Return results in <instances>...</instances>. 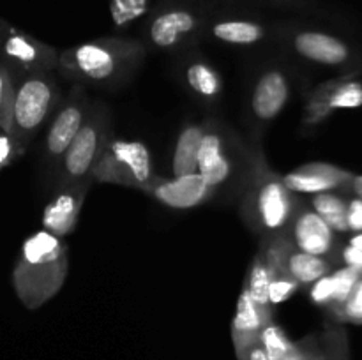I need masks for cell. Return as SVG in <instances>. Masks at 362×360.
Returning a JSON list of instances; mask_svg holds the SVG:
<instances>
[{
    "mask_svg": "<svg viewBox=\"0 0 362 360\" xmlns=\"http://www.w3.org/2000/svg\"><path fill=\"white\" fill-rule=\"evenodd\" d=\"M67 272L69 256L64 240L39 229L21 246L13 268L14 292L27 309H39L62 289Z\"/></svg>",
    "mask_w": 362,
    "mask_h": 360,
    "instance_id": "1",
    "label": "cell"
},
{
    "mask_svg": "<svg viewBox=\"0 0 362 360\" xmlns=\"http://www.w3.org/2000/svg\"><path fill=\"white\" fill-rule=\"evenodd\" d=\"M145 55L133 39L101 37L59 53V67L74 83L112 85L126 80Z\"/></svg>",
    "mask_w": 362,
    "mask_h": 360,
    "instance_id": "2",
    "label": "cell"
},
{
    "mask_svg": "<svg viewBox=\"0 0 362 360\" xmlns=\"http://www.w3.org/2000/svg\"><path fill=\"white\" fill-rule=\"evenodd\" d=\"M240 194V215L260 240L288 233L299 203L292 191L285 186L283 176L269 169L262 155L255 161Z\"/></svg>",
    "mask_w": 362,
    "mask_h": 360,
    "instance_id": "3",
    "label": "cell"
},
{
    "mask_svg": "<svg viewBox=\"0 0 362 360\" xmlns=\"http://www.w3.org/2000/svg\"><path fill=\"white\" fill-rule=\"evenodd\" d=\"M13 74L9 138L16 155L27 150L35 134L52 120L60 104V88L53 71H16Z\"/></svg>",
    "mask_w": 362,
    "mask_h": 360,
    "instance_id": "4",
    "label": "cell"
},
{
    "mask_svg": "<svg viewBox=\"0 0 362 360\" xmlns=\"http://www.w3.org/2000/svg\"><path fill=\"white\" fill-rule=\"evenodd\" d=\"M258 155L260 154H257V157ZM257 157L223 124L207 120L198 148L197 173L204 176L209 186L214 187L216 194L225 189L243 193Z\"/></svg>",
    "mask_w": 362,
    "mask_h": 360,
    "instance_id": "5",
    "label": "cell"
},
{
    "mask_svg": "<svg viewBox=\"0 0 362 360\" xmlns=\"http://www.w3.org/2000/svg\"><path fill=\"white\" fill-rule=\"evenodd\" d=\"M110 112L106 106H90L83 126L67 147L55 168V191L92 182V169L110 141Z\"/></svg>",
    "mask_w": 362,
    "mask_h": 360,
    "instance_id": "6",
    "label": "cell"
},
{
    "mask_svg": "<svg viewBox=\"0 0 362 360\" xmlns=\"http://www.w3.org/2000/svg\"><path fill=\"white\" fill-rule=\"evenodd\" d=\"M152 166L151 152L141 141L110 138L92 169V180L141 191L156 176Z\"/></svg>",
    "mask_w": 362,
    "mask_h": 360,
    "instance_id": "7",
    "label": "cell"
},
{
    "mask_svg": "<svg viewBox=\"0 0 362 360\" xmlns=\"http://www.w3.org/2000/svg\"><path fill=\"white\" fill-rule=\"evenodd\" d=\"M207 28V18L204 11L193 4L168 2L159 6L151 14L147 23V39L152 46L166 52H173Z\"/></svg>",
    "mask_w": 362,
    "mask_h": 360,
    "instance_id": "8",
    "label": "cell"
},
{
    "mask_svg": "<svg viewBox=\"0 0 362 360\" xmlns=\"http://www.w3.org/2000/svg\"><path fill=\"white\" fill-rule=\"evenodd\" d=\"M90 106L83 87L80 83H74L66 101L60 102L59 108L53 113L45 136V159L49 166H53V169L57 168L71 141L83 126Z\"/></svg>",
    "mask_w": 362,
    "mask_h": 360,
    "instance_id": "9",
    "label": "cell"
},
{
    "mask_svg": "<svg viewBox=\"0 0 362 360\" xmlns=\"http://www.w3.org/2000/svg\"><path fill=\"white\" fill-rule=\"evenodd\" d=\"M0 60L9 69L53 71L59 66V52L7 23L0 37Z\"/></svg>",
    "mask_w": 362,
    "mask_h": 360,
    "instance_id": "10",
    "label": "cell"
},
{
    "mask_svg": "<svg viewBox=\"0 0 362 360\" xmlns=\"http://www.w3.org/2000/svg\"><path fill=\"white\" fill-rule=\"evenodd\" d=\"M141 191L165 207L175 208V210H189V208L200 207L216 196V189L205 182L200 173L172 176V179H163L156 175Z\"/></svg>",
    "mask_w": 362,
    "mask_h": 360,
    "instance_id": "11",
    "label": "cell"
},
{
    "mask_svg": "<svg viewBox=\"0 0 362 360\" xmlns=\"http://www.w3.org/2000/svg\"><path fill=\"white\" fill-rule=\"evenodd\" d=\"M281 35L297 55L315 64L341 66L350 59V48L346 42L327 32L311 28H285Z\"/></svg>",
    "mask_w": 362,
    "mask_h": 360,
    "instance_id": "12",
    "label": "cell"
},
{
    "mask_svg": "<svg viewBox=\"0 0 362 360\" xmlns=\"http://www.w3.org/2000/svg\"><path fill=\"white\" fill-rule=\"evenodd\" d=\"M290 92L292 85L285 71L279 67L265 69L258 76L251 92V113L255 120L260 124H269L278 119L286 102L290 101Z\"/></svg>",
    "mask_w": 362,
    "mask_h": 360,
    "instance_id": "13",
    "label": "cell"
},
{
    "mask_svg": "<svg viewBox=\"0 0 362 360\" xmlns=\"http://www.w3.org/2000/svg\"><path fill=\"white\" fill-rule=\"evenodd\" d=\"M286 236L297 249L315 256L325 258L334 247V232L331 226L313 208L308 207H297Z\"/></svg>",
    "mask_w": 362,
    "mask_h": 360,
    "instance_id": "14",
    "label": "cell"
},
{
    "mask_svg": "<svg viewBox=\"0 0 362 360\" xmlns=\"http://www.w3.org/2000/svg\"><path fill=\"white\" fill-rule=\"evenodd\" d=\"M88 187H90V182L67 186L55 191V196L42 210V229L60 239L69 235L80 217Z\"/></svg>",
    "mask_w": 362,
    "mask_h": 360,
    "instance_id": "15",
    "label": "cell"
},
{
    "mask_svg": "<svg viewBox=\"0 0 362 360\" xmlns=\"http://www.w3.org/2000/svg\"><path fill=\"white\" fill-rule=\"evenodd\" d=\"M352 179L349 172L327 162H308L283 175V182L293 194L332 193Z\"/></svg>",
    "mask_w": 362,
    "mask_h": 360,
    "instance_id": "16",
    "label": "cell"
},
{
    "mask_svg": "<svg viewBox=\"0 0 362 360\" xmlns=\"http://www.w3.org/2000/svg\"><path fill=\"white\" fill-rule=\"evenodd\" d=\"M272 318L271 309H264L251 299L250 292L243 286L239 300L235 306V314L232 320V341L235 348V356L243 355L246 348L258 341L260 330Z\"/></svg>",
    "mask_w": 362,
    "mask_h": 360,
    "instance_id": "17",
    "label": "cell"
},
{
    "mask_svg": "<svg viewBox=\"0 0 362 360\" xmlns=\"http://www.w3.org/2000/svg\"><path fill=\"white\" fill-rule=\"evenodd\" d=\"M207 32L219 42L233 46H255L267 39L269 28L255 18L223 16L207 23Z\"/></svg>",
    "mask_w": 362,
    "mask_h": 360,
    "instance_id": "18",
    "label": "cell"
},
{
    "mask_svg": "<svg viewBox=\"0 0 362 360\" xmlns=\"http://www.w3.org/2000/svg\"><path fill=\"white\" fill-rule=\"evenodd\" d=\"M207 122L187 124L180 129L177 136L175 147L172 155V173L173 176H182L197 173L198 148H200L202 138H204Z\"/></svg>",
    "mask_w": 362,
    "mask_h": 360,
    "instance_id": "19",
    "label": "cell"
},
{
    "mask_svg": "<svg viewBox=\"0 0 362 360\" xmlns=\"http://www.w3.org/2000/svg\"><path fill=\"white\" fill-rule=\"evenodd\" d=\"M331 263L324 256L303 253L296 246H290L285 254V270L296 279L299 286H311L315 281L327 275Z\"/></svg>",
    "mask_w": 362,
    "mask_h": 360,
    "instance_id": "20",
    "label": "cell"
},
{
    "mask_svg": "<svg viewBox=\"0 0 362 360\" xmlns=\"http://www.w3.org/2000/svg\"><path fill=\"white\" fill-rule=\"evenodd\" d=\"M184 80L193 94L202 99H207V101L218 99L223 92V81L219 73L211 64L202 59H193L187 64Z\"/></svg>",
    "mask_w": 362,
    "mask_h": 360,
    "instance_id": "21",
    "label": "cell"
},
{
    "mask_svg": "<svg viewBox=\"0 0 362 360\" xmlns=\"http://www.w3.org/2000/svg\"><path fill=\"white\" fill-rule=\"evenodd\" d=\"M311 207L331 226L332 232H349V222H346V207H349V203L343 198L336 196L332 193L313 194V198H311Z\"/></svg>",
    "mask_w": 362,
    "mask_h": 360,
    "instance_id": "22",
    "label": "cell"
},
{
    "mask_svg": "<svg viewBox=\"0 0 362 360\" xmlns=\"http://www.w3.org/2000/svg\"><path fill=\"white\" fill-rule=\"evenodd\" d=\"M315 95L324 102L329 112L359 108L362 104V85L359 81H346V83L336 85V87L325 85V87L318 88Z\"/></svg>",
    "mask_w": 362,
    "mask_h": 360,
    "instance_id": "23",
    "label": "cell"
},
{
    "mask_svg": "<svg viewBox=\"0 0 362 360\" xmlns=\"http://www.w3.org/2000/svg\"><path fill=\"white\" fill-rule=\"evenodd\" d=\"M271 279H272V270L269 268L267 261H265V258L262 256L260 251H258V253L255 254L253 261H251L250 270H247V277H246V282H244V288L250 292L251 299H253L258 306L264 307V309L274 311L271 306H269V299H267Z\"/></svg>",
    "mask_w": 362,
    "mask_h": 360,
    "instance_id": "24",
    "label": "cell"
},
{
    "mask_svg": "<svg viewBox=\"0 0 362 360\" xmlns=\"http://www.w3.org/2000/svg\"><path fill=\"white\" fill-rule=\"evenodd\" d=\"M258 342H260L262 348L265 349L271 360L285 359L290 349L293 348V341H290L286 332L274 320H271L262 328L260 335H258Z\"/></svg>",
    "mask_w": 362,
    "mask_h": 360,
    "instance_id": "25",
    "label": "cell"
},
{
    "mask_svg": "<svg viewBox=\"0 0 362 360\" xmlns=\"http://www.w3.org/2000/svg\"><path fill=\"white\" fill-rule=\"evenodd\" d=\"M108 7L115 27L122 28L145 16L151 11L152 0H110Z\"/></svg>",
    "mask_w": 362,
    "mask_h": 360,
    "instance_id": "26",
    "label": "cell"
},
{
    "mask_svg": "<svg viewBox=\"0 0 362 360\" xmlns=\"http://www.w3.org/2000/svg\"><path fill=\"white\" fill-rule=\"evenodd\" d=\"M11 106H13V74L9 66L0 60V131L9 134Z\"/></svg>",
    "mask_w": 362,
    "mask_h": 360,
    "instance_id": "27",
    "label": "cell"
},
{
    "mask_svg": "<svg viewBox=\"0 0 362 360\" xmlns=\"http://www.w3.org/2000/svg\"><path fill=\"white\" fill-rule=\"evenodd\" d=\"M299 288H300L299 282H297L293 277H290L286 272H283V274L272 275L271 284H269V292H267L269 306L274 309L276 306L286 302L290 296L296 295L297 289H299Z\"/></svg>",
    "mask_w": 362,
    "mask_h": 360,
    "instance_id": "28",
    "label": "cell"
},
{
    "mask_svg": "<svg viewBox=\"0 0 362 360\" xmlns=\"http://www.w3.org/2000/svg\"><path fill=\"white\" fill-rule=\"evenodd\" d=\"M332 275V282H334V296H332V304L336 306H343L346 299L350 296L352 289L356 288L357 281H359V270L352 267H345L336 270Z\"/></svg>",
    "mask_w": 362,
    "mask_h": 360,
    "instance_id": "29",
    "label": "cell"
},
{
    "mask_svg": "<svg viewBox=\"0 0 362 360\" xmlns=\"http://www.w3.org/2000/svg\"><path fill=\"white\" fill-rule=\"evenodd\" d=\"M332 296H334V282H332V275H324L318 281L311 284L310 299L318 306H327L332 304Z\"/></svg>",
    "mask_w": 362,
    "mask_h": 360,
    "instance_id": "30",
    "label": "cell"
},
{
    "mask_svg": "<svg viewBox=\"0 0 362 360\" xmlns=\"http://www.w3.org/2000/svg\"><path fill=\"white\" fill-rule=\"evenodd\" d=\"M343 316L350 321L362 323V279H359L356 288L352 289L346 302L343 304Z\"/></svg>",
    "mask_w": 362,
    "mask_h": 360,
    "instance_id": "31",
    "label": "cell"
},
{
    "mask_svg": "<svg viewBox=\"0 0 362 360\" xmlns=\"http://www.w3.org/2000/svg\"><path fill=\"white\" fill-rule=\"evenodd\" d=\"M318 353H320V348L315 344L313 339H304V341L293 342V348L281 360H317Z\"/></svg>",
    "mask_w": 362,
    "mask_h": 360,
    "instance_id": "32",
    "label": "cell"
},
{
    "mask_svg": "<svg viewBox=\"0 0 362 360\" xmlns=\"http://www.w3.org/2000/svg\"><path fill=\"white\" fill-rule=\"evenodd\" d=\"M346 222H349V229L359 233L362 232V200L356 198L346 207Z\"/></svg>",
    "mask_w": 362,
    "mask_h": 360,
    "instance_id": "33",
    "label": "cell"
},
{
    "mask_svg": "<svg viewBox=\"0 0 362 360\" xmlns=\"http://www.w3.org/2000/svg\"><path fill=\"white\" fill-rule=\"evenodd\" d=\"M237 360H271L267 356V353H265V349L262 348L260 342H253V344L250 346V348H246L243 352V355L237 356Z\"/></svg>",
    "mask_w": 362,
    "mask_h": 360,
    "instance_id": "34",
    "label": "cell"
},
{
    "mask_svg": "<svg viewBox=\"0 0 362 360\" xmlns=\"http://www.w3.org/2000/svg\"><path fill=\"white\" fill-rule=\"evenodd\" d=\"M343 260H345V263L349 267L356 268V270H362V251L349 246L343 251Z\"/></svg>",
    "mask_w": 362,
    "mask_h": 360,
    "instance_id": "35",
    "label": "cell"
},
{
    "mask_svg": "<svg viewBox=\"0 0 362 360\" xmlns=\"http://www.w3.org/2000/svg\"><path fill=\"white\" fill-rule=\"evenodd\" d=\"M251 2H265L283 7H310V0H251Z\"/></svg>",
    "mask_w": 362,
    "mask_h": 360,
    "instance_id": "36",
    "label": "cell"
},
{
    "mask_svg": "<svg viewBox=\"0 0 362 360\" xmlns=\"http://www.w3.org/2000/svg\"><path fill=\"white\" fill-rule=\"evenodd\" d=\"M352 189H354V193L357 194V198H361V200H362V175L354 176V179H352Z\"/></svg>",
    "mask_w": 362,
    "mask_h": 360,
    "instance_id": "37",
    "label": "cell"
},
{
    "mask_svg": "<svg viewBox=\"0 0 362 360\" xmlns=\"http://www.w3.org/2000/svg\"><path fill=\"white\" fill-rule=\"evenodd\" d=\"M350 246L356 247V249L362 251V232L356 233V235H354L352 239H350Z\"/></svg>",
    "mask_w": 362,
    "mask_h": 360,
    "instance_id": "38",
    "label": "cell"
},
{
    "mask_svg": "<svg viewBox=\"0 0 362 360\" xmlns=\"http://www.w3.org/2000/svg\"><path fill=\"white\" fill-rule=\"evenodd\" d=\"M317 360H336V359H334V356H332V355H327V353H324V352H322V349H320V353H318Z\"/></svg>",
    "mask_w": 362,
    "mask_h": 360,
    "instance_id": "39",
    "label": "cell"
},
{
    "mask_svg": "<svg viewBox=\"0 0 362 360\" xmlns=\"http://www.w3.org/2000/svg\"><path fill=\"white\" fill-rule=\"evenodd\" d=\"M6 27H7L6 21L0 20V37H2V34H4V30H6Z\"/></svg>",
    "mask_w": 362,
    "mask_h": 360,
    "instance_id": "40",
    "label": "cell"
}]
</instances>
